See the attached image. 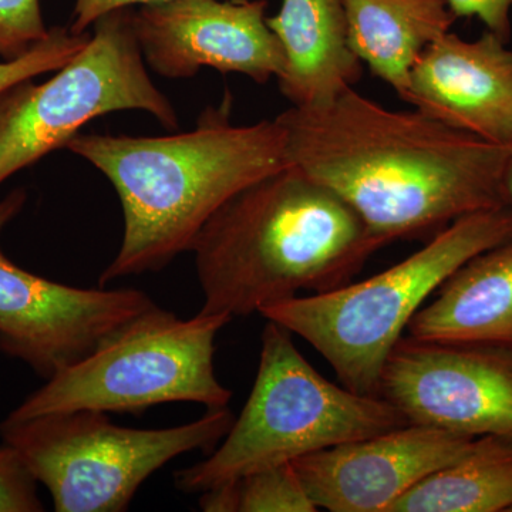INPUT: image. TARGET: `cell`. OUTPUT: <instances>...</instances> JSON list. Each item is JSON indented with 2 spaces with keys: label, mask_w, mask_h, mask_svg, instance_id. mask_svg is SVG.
<instances>
[{
  "label": "cell",
  "mask_w": 512,
  "mask_h": 512,
  "mask_svg": "<svg viewBox=\"0 0 512 512\" xmlns=\"http://www.w3.org/2000/svg\"><path fill=\"white\" fill-rule=\"evenodd\" d=\"M276 119L291 165L342 198L383 247L510 205L512 148L419 110H390L350 89L325 106L291 107Z\"/></svg>",
  "instance_id": "6da1fadb"
},
{
  "label": "cell",
  "mask_w": 512,
  "mask_h": 512,
  "mask_svg": "<svg viewBox=\"0 0 512 512\" xmlns=\"http://www.w3.org/2000/svg\"><path fill=\"white\" fill-rule=\"evenodd\" d=\"M66 148L109 178L123 210V241L100 286L165 268L234 195L291 167L278 119L234 126L225 113L187 133L77 134Z\"/></svg>",
  "instance_id": "7a4b0ae2"
},
{
  "label": "cell",
  "mask_w": 512,
  "mask_h": 512,
  "mask_svg": "<svg viewBox=\"0 0 512 512\" xmlns=\"http://www.w3.org/2000/svg\"><path fill=\"white\" fill-rule=\"evenodd\" d=\"M93 26L87 45L52 79L25 80L0 94V185L113 111H146L165 128L178 127L177 111L147 72L133 10H116Z\"/></svg>",
  "instance_id": "ba28073f"
},
{
  "label": "cell",
  "mask_w": 512,
  "mask_h": 512,
  "mask_svg": "<svg viewBox=\"0 0 512 512\" xmlns=\"http://www.w3.org/2000/svg\"><path fill=\"white\" fill-rule=\"evenodd\" d=\"M503 37L456 33L431 43L400 99L464 133L512 148V50Z\"/></svg>",
  "instance_id": "4fadbf2b"
},
{
  "label": "cell",
  "mask_w": 512,
  "mask_h": 512,
  "mask_svg": "<svg viewBox=\"0 0 512 512\" xmlns=\"http://www.w3.org/2000/svg\"><path fill=\"white\" fill-rule=\"evenodd\" d=\"M49 32L39 0H0V57L3 60L25 55L45 40Z\"/></svg>",
  "instance_id": "ffe728a7"
},
{
  "label": "cell",
  "mask_w": 512,
  "mask_h": 512,
  "mask_svg": "<svg viewBox=\"0 0 512 512\" xmlns=\"http://www.w3.org/2000/svg\"><path fill=\"white\" fill-rule=\"evenodd\" d=\"M89 39L84 33L74 35L70 29H50L46 39L37 43L25 55L0 62V94L40 74L56 72L69 63L87 45Z\"/></svg>",
  "instance_id": "d6986e66"
},
{
  "label": "cell",
  "mask_w": 512,
  "mask_h": 512,
  "mask_svg": "<svg viewBox=\"0 0 512 512\" xmlns=\"http://www.w3.org/2000/svg\"><path fill=\"white\" fill-rule=\"evenodd\" d=\"M161 2H168V0H76L70 32L74 35H82L97 20L111 12L130 9L134 5H153Z\"/></svg>",
  "instance_id": "603a6c76"
},
{
  "label": "cell",
  "mask_w": 512,
  "mask_h": 512,
  "mask_svg": "<svg viewBox=\"0 0 512 512\" xmlns=\"http://www.w3.org/2000/svg\"><path fill=\"white\" fill-rule=\"evenodd\" d=\"M26 201L23 188L0 200V237ZM154 305L134 288L83 289L50 281L13 264L0 247V350L45 380Z\"/></svg>",
  "instance_id": "9c48e42d"
},
{
  "label": "cell",
  "mask_w": 512,
  "mask_h": 512,
  "mask_svg": "<svg viewBox=\"0 0 512 512\" xmlns=\"http://www.w3.org/2000/svg\"><path fill=\"white\" fill-rule=\"evenodd\" d=\"M231 320L222 313L202 311L180 319L154 305L90 355L47 379L6 419L74 410L140 413L181 402L224 409L232 390L215 372V340Z\"/></svg>",
  "instance_id": "8992f818"
},
{
  "label": "cell",
  "mask_w": 512,
  "mask_h": 512,
  "mask_svg": "<svg viewBox=\"0 0 512 512\" xmlns=\"http://www.w3.org/2000/svg\"><path fill=\"white\" fill-rule=\"evenodd\" d=\"M512 512V511H511Z\"/></svg>",
  "instance_id": "d4e9b609"
},
{
  "label": "cell",
  "mask_w": 512,
  "mask_h": 512,
  "mask_svg": "<svg viewBox=\"0 0 512 512\" xmlns=\"http://www.w3.org/2000/svg\"><path fill=\"white\" fill-rule=\"evenodd\" d=\"M284 49L279 89L292 107H320L355 89L362 62L349 43L342 0H282L266 19Z\"/></svg>",
  "instance_id": "5bb4252c"
},
{
  "label": "cell",
  "mask_w": 512,
  "mask_h": 512,
  "mask_svg": "<svg viewBox=\"0 0 512 512\" xmlns=\"http://www.w3.org/2000/svg\"><path fill=\"white\" fill-rule=\"evenodd\" d=\"M456 18H477L488 32L510 42L512 0H446Z\"/></svg>",
  "instance_id": "7402d4cb"
},
{
  "label": "cell",
  "mask_w": 512,
  "mask_h": 512,
  "mask_svg": "<svg viewBox=\"0 0 512 512\" xmlns=\"http://www.w3.org/2000/svg\"><path fill=\"white\" fill-rule=\"evenodd\" d=\"M37 484L16 450L3 443L0 446V512L45 510L37 495Z\"/></svg>",
  "instance_id": "44dd1931"
},
{
  "label": "cell",
  "mask_w": 512,
  "mask_h": 512,
  "mask_svg": "<svg viewBox=\"0 0 512 512\" xmlns=\"http://www.w3.org/2000/svg\"><path fill=\"white\" fill-rule=\"evenodd\" d=\"M382 248L342 198L291 165L238 192L201 229L191 248L201 311L249 316L301 291H333Z\"/></svg>",
  "instance_id": "3957f363"
},
{
  "label": "cell",
  "mask_w": 512,
  "mask_h": 512,
  "mask_svg": "<svg viewBox=\"0 0 512 512\" xmlns=\"http://www.w3.org/2000/svg\"><path fill=\"white\" fill-rule=\"evenodd\" d=\"M231 512H316L292 463L254 471L225 483Z\"/></svg>",
  "instance_id": "ac0fdd59"
},
{
  "label": "cell",
  "mask_w": 512,
  "mask_h": 512,
  "mask_svg": "<svg viewBox=\"0 0 512 512\" xmlns=\"http://www.w3.org/2000/svg\"><path fill=\"white\" fill-rule=\"evenodd\" d=\"M266 10V0H168L133 12V28L144 62L167 79L212 67L265 84L285 69Z\"/></svg>",
  "instance_id": "8fae6325"
},
{
  "label": "cell",
  "mask_w": 512,
  "mask_h": 512,
  "mask_svg": "<svg viewBox=\"0 0 512 512\" xmlns=\"http://www.w3.org/2000/svg\"><path fill=\"white\" fill-rule=\"evenodd\" d=\"M512 440L481 436L420 481L392 512H511Z\"/></svg>",
  "instance_id": "e0dca14e"
},
{
  "label": "cell",
  "mask_w": 512,
  "mask_h": 512,
  "mask_svg": "<svg viewBox=\"0 0 512 512\" xmlns=\"http://www.w3.org/2000/svg\"><path fill=\"white\" fill-rule=\"evenodd\" d=\"M292 336L268 320L244 409L205 460L177 471L178 490L201 494L254 471L409 424L383 397L352 392L320 375Z\"/></svg>",
  "instance_id": "5b68a950"
},
{
  "label": "cell",
  "mask_w": 512,
  "mask_h": 512,
  "mask_svg": "<svg viewBox=\"0 0 512 512\" xmlns=\"http://www.w3.org/2000/svg\"><path fill=\"white\" fill-rule=\"evenodd\" d=\"M476 437L404 424L292 461L318 510L392 512L400 498L466 453Z\"/></svg>",
  "instance_id": "7c38bea8"
},
{
  "label": "cell",
  "mask_w": 512,
  "mask_h": 512,
  "mask_svg": "<svg viewBox=\"0 0 512 512\" xmlns=\"http://www.w3.org/2000/svg\"><path fill=\"white\" fill-rule=\"evenodd\" d=\"M360 62L402 97L421 53L450 32L446 0H342Z\"/></svg>",
  "instance_id": "2e32d148"
},
{
  "label": "cell",
  "mask_w": 512,
  "mask_h": 512,
  "mask_svg": "<svg viewBox=\"0 0 512 512\" xmlns=\"http://www.w3.org/2000/svg\"><path fill=\"white\" fill-rule=\"evenodd\" d=\"M407 326L416 339L512 346V238L461 265Z\"/></svg>",
  "instance_id": "9a60e30c"
},
{
  "label": "cell",
  "mask_w": 512,
  "mask_h": 512,
  "mask_svg": "<svg viewBox=\"0 0 512 512\" xmlns=\"http://www.w3.org/2000/svg\"><path fill=\"white\" fill-rule=\"evenodd\" d=\"M379 396L412 424L512 440V346L403 336L383 367Z\"/></svg>",
  "instance_id": "30bf717a"
},
{
  "label": "cell",
  "mask_w": 512,
  "mask_h": 512,
  "mask_svg": "<svg viewBox=\"0 0 512 512\" xmlns=\"http://www.w3.org/2000/svg\"><path fill=\"white\" fill-rule=\"evenodd\" d=\"M511 238V205L474 212L380 274L272 303L259 315L308 342L343 386L379 396L383 367L414 315L461 265Z\"/></svg>",
  "instance_id": "277c9868"
},
{
  "label": "cell",
  "mask_w": 512,
  "mask_h": 512,
  "mask_svg": "<svg viewBox=\"0 0 512 512\" xmlns=\"http://www.w3.org/2000/svg\"><path fill=\"white\" fill-rule=\"evenodd\" d=\"M235 416L228 407L168 429L117 426L104 412L74 410L0 423V437L16 450L57 512L126 511L148 477L181 454H210Z\"/></svg>",
  "instance_id": "52a82bcc"
},
{
  "label": "cell",
  "mask_w": 512,
  "mask_h": 512,
  "mask_svg": "<svg viewBox=\"0 0 512 512\" xmlns=\"http://www.w3.org/2000/svg\"><path fill=\"white\" fill-rule=\"evenodd\" d=\"M505 190H507L508 202L512 207V150L508 158L507 173H505Z\"/></svg>",
  "instance_id": "cb8c5ba5"
}]
</instances>
